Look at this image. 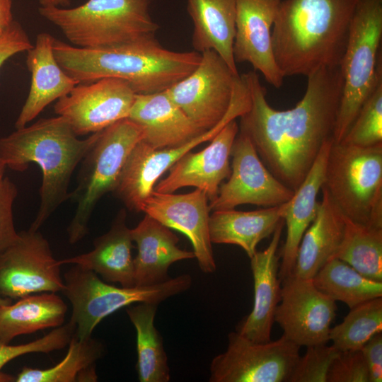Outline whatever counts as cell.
Masks as SVG:
<instances>
[{
    "mask_svg": "<svg viewBox=\"0 0 382 382\" xmlns=\"http://www.w3.org/2000/svg\"><path fill=\"white\" fill-rule=\"evenodd\" d=\"M243 76L250 106L239 117V131L248 136L272 174L295 191L325 142L332 138L342 89L340 66L321 68L308 76L303 98L286 110L270 105L255 71Z\"/></svg>",
    "mask_w": 382,
    "mask_h": 382,
    "instance_id": "obj_1",
    "label": "cell"
},
{
    "mask_svg": "<svg viewBox=\"0 0 382 382\" xmlns=\"http://www.w3.org/2000/svg\"><path fill=\"white\" fill-rule=\"evenodd\" d=\"M359 1H281L272 45L284 77H307L321 68L340 66Z\"/></svg>",
    "mask_w": 382,
    "mask_h": 382,
    "instance_id": "obj_2",
    "label": "cell"
},
{
    "mask_svg": "<svg viewBox=\"0 0 382 382\" xmlns=\"http://www.w3.org/2000/svg\"><path fill=\"white\" fill-rule=\"evenodd\" d=\"M53 52L59 65L79 83L116 78L129 83L138 94L168 89L194 71L202 57L196 51L168 50L155 36L96 49L54 37Z\"/></svg>",
    "mask_w": 382,
    "mask_h": 382,
    "instance_id": "obj_3",
    "label": "cell"
},
{
    "mask_svg": "<svg viewBox=\"0 0 382 382\" xmlns=\"http://www.w3.org/2000/svg\"><path fill=\"white\" fill-rule=\"evenodd\" d=\"M101 132V131H100ZM100 132L80 139L61 116L41 118L0 139V158L6 167L24 171L30 163L42 170L40 204L29 228L36 231L69 199L71 177L98 140Z\"/></svg>",
    "mask_w": 382,
    "mask_h": 382,
    "instance_id": "obj_4",
    "label": "cell"
},
{
    "mask_svg": "<svg viewBox=\"0 0 382 382\" xmlns=\"http://www.w3.org/2000/svg\"><path fill=\"white\" fill-rule=\"evenodd\" d=\"M152 0H88L74 8L40 6L42 17L58 27L72 45L96 49L154 37L158 25Z\"/></svg>",
    "mask_w": 382,
    "mask_h": 382,
    "instance_id": "obj_5",
    "label": "cell"
},
{
    "mask_svg": "<svg viewBox=\"0 0 382 382\" xmlns=\"http://www.w3.org/2000/svg\"><path fill=\"white\" fill-rule=\"evenodd\" d=\"M382 0H359L340 64L342 89L333 141L340 143L382 79Z\"/></svg>",
    "mask_w": 382,
    "mask_h": 382,
    "instance_id": "obj_6",
    "label": "cell"
},
{
    "mask_svg": "<svg viewBox=\"0 0 382 382\" xmlns=\"http://www.w3.org/2000/svg\"><path fill=\"white\" fill-rule=\"evenodd\" d=\"M323 187L346 218L382 228V143L362 147L333 141Z\"/></svg>",
    "mask_w": 382,
    "mask_h": 382,
    "instance_id": "obj_7",
    "label": "cell"
},
{
    "mask_svg": "<svg viewBox=\"0 0 382 382\" xmlns=\"http://www.w3.org/2000/svg\"><path fill=\"white\" fill-rule=\"evenodd\" d=\"M143 138L142 127L129 118L100 132L98 140L81 161L77 186L70 192L69 199L77 204L67 228L71 244L78 243L88 233L96 205L103 195L113 192L131 151Z\"/></svg>",
    "mask_w": 382,
    "mask_h": 382,
    "instance_id": "obj_8",
    "label": "cell"
},
{
    "mask_svg": "<svg viewBox=\"0 0 382 382\" xmlns=\"http://www.w3.org/2000/svg\"><path fill=\"white\" fill-rule=\"evenodd\" d=\"M64 284L62 291L72 306L74 335L84 340L91 337L97 325L109 315L137 303L158 305L187 290L192 277L182 274L161 284L118 287L103 281L93 271L74 265L64 274Z\"/></svg>",
    "mask_w": 382,
    "mask_h": 382,
    "instance_id": "obj_9",
    "label": "cell"
},
{
    "mask_svg": "<svg viewBox=\"0 0 382 382\" xmlns=\"http://www.w3.org/2000/svg\"><path fill=\"white\" fill-rule=\"evenodd\" d=\"M226 350L210 364V382H289L300 347L284 334L254 342L238 332L228 335Z\"/></svg>",
    "mask_w": 382,
    "mask_h": 382,
    "instance_id": "obj_10",
    "label": "cell"
},
{
    "mask_svg": "<svg viewBox=\"0 0 382 382\" xmlns=\"http://www.w3.org/2000/svg\"><path fill=\"white\" fill-rule=\"evenodd\" d=\"M201 54L195 70L166 91L197 127L207 131L226 115L240 75L214 50Z\"/></svg>",
    "mask_w": 382,
    "mask_h": 382,
    "instance_id": "obj_11",
    "label": "cell"
},
{
    "mask_svg": "<svg viewBox=\"0 0 382 382\" xmlns=\"http://www.w3.org/2000/svg\"><path fill=\"white\" fill-rule=\"evenodd\" d=\"M61 266L38 231H21L15 243L0 254V295L12 300L62 291Z\"/></svg>",
    "mask_w": 382,
    "mask_h": 382,
    "instance_id": "obj_12",
    "label": "cell"
},
{
    "mask_svg": "<svg viewBox=\"0 0 382 382\" xmlns=\"http://www.w3.org/2000/svg\"><path fill=\"white\" fill-rule=\"evenodd\" d=\"M231 174L220 185L216 197L209 202L211 211L234 209L241 204L270 207L282 204L294 191L267 169L253 143L238 131L231 148Z\"/></svg>",
    "mask_w": 382,
    "mask_h": 382,
    "instance_id": "obj_13",
    "label": "cell"
},
{
    "mask_svg": "<svg viewBox=\"0 0 382 382\" xmlns=\"http://www.w3.org/2000/svg\"><path fill=\"white\" fill-rule=\"evenodd\" d=\"M136 93L127 81L103 78L78 83L56 102L55 114L66 120L77 136L100 132L128 118Z\"/></svg>",
    "mask_w": 382,
    "mask_h": 382,
    "instance_id": "obj_14",
    "label": "cell"
},
{
    "mask_svg": "<svg viewBox=\"0 0 382 382\" xmlns=\"http://www.w3.org/2000/svg\"><path fill=\"white\" fill-rule=\"evenodd\" d=\"M274 321L283 334L301 347L327 344L336 316L335 301L320 291L312 279L284 278Z\"/></svg>",
    "mask_w": 382,
    "mask_h": 382,
    "instance_id": "obj_15",
    "label": "cell"
},
{
    "mask_svg": "<svg viewBox=\"0 0 382 382\" xmlns=\"http://www.w3.org/2000/svg\"><path fill=\"white\" fill-rule=\"evenodd\" d=\"M235 119V114L228 110L216 126L175 147L156 149L139 141L131 151L113 192L129 210L141 212L144 201L165 172L184 154L210 141L228 122Z\"/></svg>",
    "mask_w": 382,
    "mask_h": 382,
    "instance_id": "obj_16",
    "label": "cell"
},
{
    "mask_svg": "<svg viewBox=\"0 0 382 382\" xmlns=\"http://www.w3.org/2000/svg\"><path fill=\"white\" fill-rule=\"evenodd\" d=\"M210 211L206 193L198 189L186 194L154 190L141 209L146 214L188 238L204 273H213L216 268L209 236Z\"/></svg>",
    "mask_w": 382,
    "mask_h": 382,
    "instance_id": "obj_17",
    "label": "cell"
},
{
    "mask_svg": "<svg viewBox=\"0 0 382 382\" xmlns=\"http://www.w3.org/2000/svg\"><path fill=\"white\" fill-rule=\"evenodd\" d=\"M239 131L237 122H228L200 151L184 154L170 168L168 175L156 183L154 190L174 192L185 187L204 192L209 202L219 192L221 182L231 174V148Z\"/></svg>",
    "mask_w": 382,
    "mask_h": 382,
    "instance_id": "obj_18",
    "label": "cell"
},
{
    "mask_svg": "<svg viewBox=\"0 0 382 382\" xmlns=\"http://www.w3.org/2000/svg\"><path fill=\"white\" fill-rule=\"evenodd\" d=\"M282 0H237L233 54L236 63L248 62L276 88L284 82L272 45V29Z\"/></svg>",
    "mask_w": 382,
    "mask_h": 382,
    "instance_id": "obj_19",
    "label": "cell"
},
{
    "mask_svg": "<svg viewBox=\"0 0 382 382\" xmlns=\"http://www.w3.org/2000/svg\"><path fill=\"white\" fill-rule=\"evenodd\" d=\"M284 224L282 221L278 225L269 245L262 251H256L250 257L254 282L253 307L238 323L236 331L254 342L271 340L275 311L281 299L277 251Z\"/></svg>",
    "mask_w": 382,
    "mask_h": 382,
    "instance_id": "obj_20",
    "label": "cell"
},
{
    "mask_svg": "<svg viewBox=\"0 0 382 382\" xmlns=\"http://www.w3.org/2000/svg\"><path fill=\"white\" fill-rule=\"evenodd\" d=\"M128 118L142 127L141 140L156 149L183 145L206 132L183 112L166 90L136 93Z\"/></svg>",
    "mask_w": 382,
    "mask_h": 382,
    "instance_id": "obj_21",
    "label": "cell"
},
{
    "mask_svg": "<svg viewBox=\"0 0 382 382\" xmlns=\"http://www.w3.org/2000/svg\"><path fill=\"white\" fill-rule=\"evenodd\" d=\"M54 37L39 33L27 51L26 65L31 74L27 99L16 121V129L33 120L53 101L67 95L79 83L59 65L53 52Z\"/></svg>",
    "mask_w": 382,
    "mask_h": 382,
    "instance_id": "obj_22",
    "label": "cell"
},
{
    "mask_svg": "<svg viewBox=\"0 0 382 382\" xmlns=\"http://www.w3.org/2000/svg\"><path fill=\"white\" fill-rule=\"evenodd\" d=\"M137 254L133 258L134 286H149L170 279L168 271L178 261L195 257L193 251L180 248L178 236L148 214L131 229Z\"/></svg>",
    "mask_w": 382,
    "mask_h": 382,
    "instance_id": "obj_23",
    "label": "cell"
},
{
    "mask_svg": "<svg viewBox=\"0 0 382 382\" xmlns=\"http://www.w3.org/2000/svg\"><path fill=\"white\" fill-rule=\"evenodd\" d=\"M126 211L120 210L110 230L96 238L94 248L86 253L59 260L61 265L73 264L93 271L108 283L134 286L131 229L126 224Z\"/></svg>",
    "mask_w": 382,
    "mask_h": 382,
    "instance_id": "obj_24",
    "label": "cell"
},
{
    "mask_svg": "<svg viewBox=\"0 0 382 382\" xmlns=\"http://www.w3.org/2000/svg\"><path fill=\"white\" fill-rule=\"evenodd\" d=\"M332 142V138L325 142L308 175L289 201L284 219L286 236L278 272L281 281L292 274L301 238L316 215L318 195L324 183L327 159Z\"/></svg>",
    "mask_w": 382,
    "mask_h": 382,
    "instance_id": "obj_25",
    "label": "cell"
},
{
    "mask_svg": "<svg viewBox=\"0 0 382 382\" xmlns=\"http://www.w3.org/2000/svg\"><path fill=\"white\" fill-rule=\"evenodd\" d=\"M323 198L316 215L299 244L292 274L313 279L338 248L345 231V216L322 187Z\"/></svg>",
    "mask_w": 382,
    "mask_h": 382,
    "instance_id": "obj_26",
    "label": "cell"
},
{
    "mask_svg": "<svg viewBox=\"0 0 382 382\" xmlns=\"http://www.w3.org/2000/svg\"><path fill=\"white\" fill-rule=\"evenodd\" d=\"M289 201L277 206L243 212L234 209L213 211L209 228L212 243L242 248L250 258L257 244L274 233L284 216Z\"/></svg>",
    "mask_w": 382,
    "mask_h": 382,
    "instance_id": "obj_27",
    "label": "cell"
},
{
    "mask_svg": "<svg viewBox=\"0 0 382 382\" xmlns=\"http://www.w3.org/2000/svg\"><path fill=\"white\" fill-rule=\"evenodd\" d=\"M237 0H187V11L194 29L195 51L216 52L231 69L238 74L233 54Z\"/></svg>",
    "mask_w": 382,
    "mask_h": 382,
    "instance_id": "obj_28",
    "label": "cell"
},
{
    "mask_svg": "<svg viewBox=\"0 0 382 382\" xmlns=\"http://www.w3.org/2000/svg\"><path fill=\"white\" fill-rule=\"evenodd\" d=\"M67 306L53 292L30 294L15 303L0 306V342L63 325Z\"/></svg>",
    "mask_w": 382,
    "mask_h": 382,
    "instance_id": "obj_29",
    "label": "cell"
},
{
    "mask_svg": "<svg viewBox=\"0 0 382 382\" xmlns=\"http://www.w3.org/2000/svg\"><path fill=\"white\" fill-rule=\"evenodd\" d=\"M157 306L142 302L126 309L137 331V370L140 382H168L170 378L163 340L154 325Z\"/></svg>",
    "mask_w": 382,
    "mask_h": 382,
    "instance_id": "obj_30",
    "label": "cell"
},
{
    "mask_svg": "<svg viewBox=\"0 0 382 382\" xmlns=\"http://www.w3.org/2000/svg\"><path fill=\"white\" fill-rule=\"evenodd\" d=\"M67 353L55 366L45 369L24 366L15 378L16 382H93L97 381L96 362L105 352L104 345L91 337L71 338Z\"/></svg>",
    "mask_w": 382,
    "mask_h": 382,
    "instance_id": "obj_31",
    "label": "cell"
},
{
    "mask_svg": "<svg viewBox=\"0 0 382 382\" xmlns=\"http://www.w3.org/2000/svg\"><path fill=\"white\" fill-rule=\"evenodd\" d=\"M315 286L335 301L352 308L382 296V282L368 279L346 262L332 257L312 279Z\"/></svg>",
    "mask_w": 382,
    "mask_h": 382,
    "instance_id": "obj_32",
    "label": "cell"
},
{
    "mask_svg": "<svg viewBox=\"0 0 382 382\" xmlns=\"http://www.w3.org/2000/svg\"><path fill=\"white\" fill-rule=\"evenodd\" d=\"M332 257L346 262L368 279L382 282V228L345 217L343 237Z\"/></svg>",
    "mask_w": 382,
    "mask_h": 382,
    "instance_id": "obj_33",
    "label": "cell"
},
{
    "mask_svg": "<svg viewBox=\"0 0 382 382\" xmlns=\"http://www.w3.org/2000/svg\"><path fill=\"white\" fill-rule=\"evenodd\" d=\"M382 332V296L352 308L341 323L330 328L329 340L337 350L361 349L375 334Z\"/></svg>",
    "mask_w": 382,
    "mask_h": 382,
    "instance_id": "obj_34",
    "label": "cell"
},
{
    "mask_svg": "<svg viewBox=\"0 0 382 382\" xmlns=\"http://www.w3.org/2000/svg\"><path fill=\"white\" fill-rule=\"evenodd\" d=\"M340 142L362 147L382 143V79L361 106Z\"/></svg>",
    "mask_w": 382,
    "mask_h": 382,
    "instance_id": "obj_35",
    "label": "cell"
},
{
    "mask_svg": "<svg viewBox=\"0 0 382 382\" xmlns=\"http://www.w3.org/2000/svg\"><path fill=\"white\" fill-rule=\"evenodd\" d=\"M299 357L289 382H327L329 369L340 351L327 344L308 347Z\"/></svg>",
    "mask_w": 382,
    "mask_h": 382,
    "instance_id": "obj_36",
    "label": "cell"
},
{
    "mask_svg": "<svg viewBox=\"0 0 382 382\" xmlns=\"http://www.w3.org/2000/svg\"><path fill=\"white\" fill-rule=\"evenodd\" d=\"M327 382H370L361 349L340 351L329 369Z\"/></svg>",
    "mask_w": 382,
    "mask_h": 382,
    "instance_id": "obj_37",
    "label": "cell"
},
{
    "mask_svg": "<svg viewBox=\"0 0 382 382\" xmlns=\"http://www.w3.org/2000/svg\"><path fill=\"white\" fill-rule=\"evenodd\" d=\"M17 193L16 185L8 177H4L0 183V254L15 243L19 237L13 215V205Z\"/></svg>",
    "mask_w": 382,
    "mask_h": 382,
    "instance_id": "obj_38",
    "label": "cell"
},
{
    "mask_svg": "<svg viewBox=\"0 0 382 382\" xmlns=\"http://www.w3.org/2000/svg\"><path fill=\"white\" fill-rule=\"evenodd\" d=\"M33 47L22 25L13 21L0 37V68L11 57L27 52Z\"/></svg>",
    "mask_w": 382,
    "mask_h": 382,
    "instance_id": "obj_39",
    "label": "cell"
},
{
    "mask_svg": "<svg viewBox=\"0 0 382 382\" xmlns=\"http://www.w3.org/2000/svg\"><path fill=\"white\" fill-rule=\"evenodd\" d=\"M45 342L42 338L17 345H10L0 342V382H11L15 381L12 376L2 372L3 367L12 359L21 355L43 352L45 350Z\"/></svg>",
    "mask_w": 382,
    "mask_h": 382,
    "instance_id": "obj_40",
    "label": "cell"
},
{
    "mask_svg": "<svg viewBox=\"0 0 382 382\" xmlns=\"http://www.w3.org/2000/svg\"><path fill=\"white\" fill-rule=\"evenodd\" d=\"M370 382L382 381V332L373 335L361 347Z\"/></svg>",
    "mask_w": 382,
    "mask_h": 382,
    "instance_id": "obj_41",
    "label": "cell"
},
{
    "mask_svg": "<svg viewBox=\"0 0 382 382\" xmlns=\"http://www.w3.org/2000/svg\"><path fill=\"white\" fill-rule=\"evenodd\" d=\"M12 0H0V37L13 21Z\"/></svg>",
    "mask_w": 382,
    "mask_h": 382,
    "instance_id": "obj_42",
    "label": "cell"
},
{
    "mask_svg": "<svg viewBox=\"0 0 382 382\" xmlns=\"http://www.w3.org/2000/svg\"><path fill=\"white\" fill-rule=\"evenodd\" d=\"M41 6H57L66 8L69 6L71 0H37Z\"/></svg>",
    "mask_w": 382,
    "mask_h": 382,
    "instance_id": "obj_43",
    "label": "cell"
},
{
    "mask_svg": "<svg viewBox=\"0 0 382 382\" xmlns=\"http://www.w3.org/2000/svg\"><path fill=\"white\" fill-rule=\"evenodd\" d=\"M6 168V165L0 158V183H1V181L3 180L4 178V175Z\"/></svg>",
    "mask_w": 382,
    "mask_h": 382,
    "instance_id": "obj_44",
    "label": "cell"
},
{
    "mask_svg": "<svg viewBox=\"0 0 382 382\" xmlns=\"http://www.w3.org/2000/svg\"><path fill=\"white\" fill-rule=\"evenodd\" d=\"M11 303V299H8V298H4L3 296L0 295V306L8 304Z\"/></svg>",
    "mask_w": 382,
    "mask_h": 382,
    "instance_id": "obj_45",
    "label": "cell"
}]
</instances>
